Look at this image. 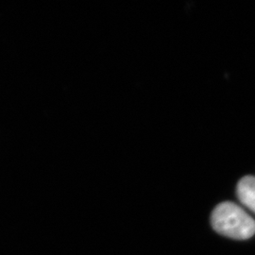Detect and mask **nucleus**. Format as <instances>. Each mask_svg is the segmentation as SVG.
<instances>
[{
	"label": "nucleus",
	"mask_w": 255,
	"mask_h": 255,
	"mask_svg": "<svg viewBox=\"0 0 255 255\" xmlns=\"http://www.w3.org/2000/svg\"><path fill=\"white\" fill-rule=\"evenodd\" d=\"M211 223L219 235L237 240H246L255 235V220L234 202L219 204L212 213Z\"/></svg>",
	"instance_id": "nucleus-1"
},
{
	"label": "nucleus",
	"mask_w": 255,
	"mask_h": 255,
	"mask_svg": "<svg viewBox=\"0 0 255 255\" xmlns=\"http://www.w3.org/2000/svg\"><path fill=\"white\" fill-rule=\"evenodd\" d=\"M240 202L255 214V176H245L242 178L237 189Z\"/></svg>",
	"instance_id": "nucleus-2"
}]
</instances>
